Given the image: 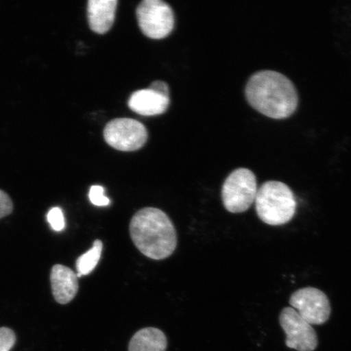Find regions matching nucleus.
Returning a JSON list of instances; mask_svg holds the SVG:
<instances>
[{
  "label": "nucleus",
  "mask_w": 351,
  "mask_h": 351,
  "mask_svg": "<svg viewBox=\"0 0 351 351\" xmlns=\"http://www.w3.org/2000/svg\"><path fill=\"white\" fill-rule=\"evenodd\" d=\"M169 98L163 97L150 89L135 91L129 100V107L136 113L145 117L160 115L169 106Z\"/></svg>",
  "instance_id": "9b49d317"
},
{
  "label": "nucleus",
  "mask_w": 351,
  "mask_h": 351,
  "mask_svg": "<svg viewBox=\"0 0 351 351\" xmlns=\"http://www.w3.org/2000/svg\"><path fill=\"white\" fill-rule=\"evenodd\" d=\"M148 89H150L158 95L163 96V97L169 98V87L167 85V83L164 82H154Z\"/></svg>",
  "instance_id": "a211bd4d"
},
{
  "label": "nucleus",
  "mask_w": 351,
  "mask_h": 351,
  "mask_svg": "<svg viewBox=\"0 0 351 351\" xmlns=\"http://www.w3.org/2000/svg\"><path fill=\"white\" fill-rule=\"evenodd\" d=\"M256 209L258 218L271 226L285 225L295 217L297 202L287 184L269 181L258 189Z\"/></svg>",
  "instance_id": "7ed1b4c3"
},
{
  "label": "nucleus",
  "mask_w": 351,
  "mask_h": 351,
  "mask_svg": "<svg viewBox=\"0 0 351 351\" xmlns=\"http://www.w3.org/2000/svg\"><path fill=\"white\" fill-rule=\"evenodd\" d=\"M47 218L52 230L60 232L64 229L65 219L62 210L60 208H51L47 213Z\"/></svg>",
  "instance_id": "4468645a"
},
{
  "label": "nucleus",
  "mask_w": 351,
  "mask_h": 351,
  "mask_svg": "<svg viewBox=\"0 0 351 351\" xmlns=\"http://www.w3.org/2000/svg\"><path fill=\"white\" fill-rule=\"evenodd\" d=\"M168 340L163 332L156 328H145L132 337L129 351H166Z\"/></svg>",
  "instance_id": "f8f14e48"
},
{
  "label": "nucleus",
  "mask_w": 351,
  "mask_h": 351,
  "mask_svg": "<svg viewBox=\"0 0 351 351\" xmlns=\"http://www.w3.org/2000/svg\"><path fill=\"white\" fill-rule=\"evenodd\" d=\"M279 322L289 348L298 351H313L318 346V337L313 326L301 317L292 307H285L280 314Z\"/></svg>",
  "instance_id": "6e6552de"
},
{
  "label": "nucleus",
  "mask_w": 351,
  "mask_h": 351,
  "mask_svg": "<svg viewBox=\"0 0 351 351\" xmlns=\"http://www.w3.org/2000/svg\"><path fill=\"white\" fill-rule=\"evenodd\" d=\"M117 0H90L87 5L88 22L94 32L104 34L115 20Z\"/></svg>",
  "instance_id": "9d476101"
},
{
  "label": "nucleus",
  "mask_w": 351,
  "mask_h": 351,
  "mask_svg": "<svg viewBox=\"0 0 351 351\" xmlns=\"http://www.w3.org/2000/svg\"><path fill=\"white\" fill-rule=\"evenodd\" d=\"M52 293L60 304H67L77 295L78 280L76 274L69 267L56 265L51 271Z\"/></svg>",
  "instance_id": "1a4fd4ad"
},
{
  "label": "nucleus",
  "mask_w": 351,
  "mask_h": 351,
  "mask_svg": "<svg viewBox=\"0 0 351 351\" xmlns=\"http://www.w3.org/2000/svg\"><path fill=\"white\" fill-rule=\"evenodd\" d=\"M90 200L92 204L98 207H105L110 204V199L104 195V188L100 186H93L90 189Z\"/></svg>",
  "instance_id": "dca6fc26"
},
{
  "label": "nucleus",
  "mask_w": 351,
  "mask_h": 351,
  "mask_svg": "<svg viewBox=\"0 0 351 351\" xmlns=\"http://www.w3.org/2000/svg\"><path fill=\"white\" fill-rule=\"evenodd\" d=\"M16 340L15 332L11 328H0V351H11Z\"/></svg>",
  "instance_id": "2eb2a0df"
},
{
  "label": "nucleus",
  "mask_w": 351,
  "mask_h": 351,
  "mask_svg": "<svg viewBox=\"0 0 351 351\" xmlns=\"http://www.w3.org/2000/svg\"><path fill=\"white\" fill-rule=\"evenodd\" d=\"M245 98L258 112L274 119H285L296 111L298 95L293 83L284 74L261 70L249 78Z\"/></svg>",
  "instance_id": "f257e3e1"
},
{
  "label": "nucleus",
  "mask_w": 351,
  "mask_h": 351,
  "mask_svg": "<svg viewBox=\"0 0 351 351\" xmlns=\"http://www.w3.org/2000/svg\"><path fill=\"white\" fill-rule=\"evenodd\" d=\"M105 141L121 152H134L143 147L147 131L141 122L130 118H118L108 123L104 131Z\"/></svg>",
  "instance_id": "423d86ee"
},
{
  "label": "nucleus",
  "mask_w": 351,
  "mask_h": 351,
  "mask_svg": "<svg viewBox=\"0 0 351 351\" xmlns=\"http://www.w3.org/2000/svg\"><path fill=\"white\" fill-rule=\"evenodd\" d=\"M136 12L139 27L147 37L161 39L172 32L174 14L169 4L161 0H144Z\"/></svg>",
  "instance_id": "39448f33"
},
{
  "label": "nucleus",
  "mask_w": 351,
  "mask_h": 351,
  "mask_svg": "<svg viewBox=\"0 0 351 351\" xmlns=\"http://www.w3.org/2000/svg\"><path fill=\"white\" fill-rule=\"evenodd\" d=\"M257 192V179L252 171L237 169L228 176L223 184V204L231 213H245L256 201Z\"/></svg>",
  "instance_id": "20e7f679"
},
{
  "label": "nucleus",
  "mask_w": 351,
  "mask_h": 351,
  "mask_svg": "<svg viewBox=\"0 0 351 351\" xmlns=\"http://www.w3.org/2000/svg\"><path fill=\"white\" fill-rule=\"evenodd\" d=\"M13 210V204L10 197L5 192L0 190V219L10 215Z\"/></svg>",
  "instance_id": "f3484780"
},
{
  "label": "nucleus",
  "mask_w": 351,
  "mask_h": 351,
  "mask_svg": "<svg viewBox=\"0 0 351 351\" xmlns=\"http://www.w3.org/2000/svg\"><path fill=\"white\" fill-rule=\"evenodd\" d=\"M103 243L100 240H95L93 247L89 252L83 254L77 261V278L88 275L95 269L102 254Z\"/></svg>",
  "instance_id": "ddd939ff"
},
{
  "label": "nucleus",
  "mask_w": 351,
  "mask_h": 351,
  "mask_svg": "<svg viewBox=\"0 0 351 351\" xmlns=\"http://www.w3.org/2000/svg\"><path fill=\"white\" fill-rule=\"evenodd\" d=\"M289 304L311 326H320L330 317V302L326 293L317 288L298 289L289 298Z\"/></svg>",
  "instance_id": "0eeeda50"
},
{
  "label": "nucleus",
  "mask_w": 351,
  "mask_h": 351,
  "mask_svg": "<svg viewBox=\"0 0 351 351\" xmlns=\"http://www.w3.org/2000/svg\"><path fill=\"white\" fill-rule=\"evenodd\" d=\"M130 231L136 247L152 260H165L177 247L173 223L160 209L145 208L138 210L131 219Z\"/></svg>",
  "instance_id": "f03ea898"
}]
</instances>
